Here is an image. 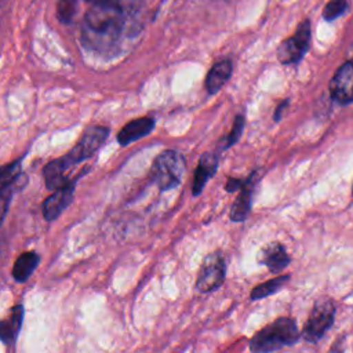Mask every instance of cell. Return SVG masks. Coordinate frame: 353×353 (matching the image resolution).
<instances>
[{
  "label": "cell",
  "mask_w": 353,
  "mask_h": 353,
  "mask_svg": "<svg viewBox=\"0 0 353 353\" xmlns=\"http://www.w3.org/2000/svg\"><path fill=\"white\" fill-rule=\"evenodd\" d=\"M124 15L119 4H94L84 15L81 41L94 50L109 48L120 36Z\"/></svg>",
  "instance_id": "6da1fadb"
},
{
  "label": "cell",
  "mask_w": 353,
  "mask_h": 353,
  "mask_svg": "<svg viewBox=\"0 0 353 353\" xmlns=\"http://www.w3.org/2000/svg\"><path fill=\"white\" fill-rule=\"evenodd\" d=\"M299 339V331L295 320L279 317L273 323L261 328L250 341V350L256 353L279 350L291 346Z\"/></svg>",
  "instance_id": "7a4b0ae2"
},
{
  "label": "cell",
  "mask_w": 353,
  "mask_h": 353,
  "mask_svg": "<svg viewBox=\"0 0 353 353\" xmlns=\"http://www.w3.org/2000/svg\"><path fill=\"white\" fill-rule=\"evenodd\" d=\"M185 172V157L174 150L168 149L157 154L150 168V178L160 190H170L176 188L182 182Z\"/></svg>",
  "instance_id": "3957f363"
},
{
  "label": "cell",
  "mask_w": 353,
  "mask_h": 353,
  "mask_svg": "<svg viewBox=\"0 0 353 353\" xmlns=\"http://www.w3.org/2000/svg\"><path fill=\"white\" fill-rule=\"evenodd\" d=\"M109 128L103 125H90L83 132L79 142L62 157H58L62 165L68 170L72 165L91 157L106 141Z\"/></svg>",
  "instance_id": "277c9868"
},
{
  "label": "cell",
  "mask_w": 353,
  "mask_h": 353,
  "mask_svg": "<svg viewBox=\"0 0 353 353\" xmlns=\"http://www.w3.org/2000/svg\"><path fill=\"white\" fill-rule=\"evenodd\" d=\"M226 276V261L221 251H215L208 254L199 269L196 279V290L208 294L218 290Z\"/></svg>",
  "instance_id": "5b68a950"
},
{
  "label": "cell",
  "mask_w": 353,
  "mask_h": 353,
  "mask_svg": "<svg viewBox=\"0 0 353 353\" xmlns=\"http://www.w3.org/2000/svg\"><path fill=\"white\" fill-rule=\"evenodd\" d=\"M335 316V306L330 299H319L303 327L302 336L309 343H316L323 338L325 331L332 325Z\"/></svg>",
  "instance_id": "8992f818"
},
{
  "label": "cell",
  "mask_w": 353,
  "mask_h": 353,
  "mask_svg": "<svg viewBox=\"0 0 353 353\" xmlns=\"http://www.w3.org/2000/svg\"><path fill=\"white\" fill-rule=\"evenodd\" d=\"M310 46V22L302 21L295 33L285 39L277 48V58L284 65L298 63Z\"/></svg>",
  "instance_id": "52a82bcc"
},
{
  "label": "cell",
  "mask_w": 353,
  "mask_h": 353,
  "mask_svg": "<svg viewBox=\"0 0 353 353\" xmlns=\"http://www.w3.org/2000/svg\"><path fill=\"white\" fill-rule=\"evenodd\" d=\"M261 181V170L252 171L247 179H244L243 186L240 188V193L230 208V219L233 222H243L247 219L252 205L254 192Z\"/></svg>",
  "instance_id": "ba28073f"
},
{
  "label": "cell",
  "mask_w": 353,
  "mask_h": 353,
  "mask_svg": "<svg viewBox=\"0 0 353 353\" xmlns=\"http://www.w3.org/2000/svg\"><path fill=\"white\" fill-rule=\"evenodd\" d=\"M74 183H76V178L69 181L63 186L54 189V193L50 194L43 201L41 211L46 221L48 222L55 221L63 212V210H66V207L72 203L74 196Z\"/></svg>",
  "instance_id": "9c48e42d"
},
{
  "label": "cell",
  "mask_w": 353,
  "mask_h": 353,
  "mask_svg": "<svg viewBox=\"0 0 353 353\" xmlns=\"http://www.w3.org/2000/svg\"><path fill=\"white\" fill-rule=\"evenodd\" d=\"M330 92L332 99L341 105L353 102V61L345 62L335 72L330 83Z\"/></svg>",
  "instance_id": "30bf717a"
},
{
  "label": "cell",
  "mask_w": 353,
  "mask_h": 353,
  "mask_svg": "<svg viewBox=\"0 0 353 353\" xmlns=\"http://www.w3.org/2000/svg\"><path fill=\"white\" fill-rule=\"evenodd\" d=\"M154 128V120L152 117H139L128 121L119 132L117 142L121 146H127L131 142H135L146 135Z\"/></svg>",
  "instance_id": "8fae6325"
},
{
  "label": "cell",
  "mask_w": 353,
  "mask_h": 353,
  "mask_svg": "<svg viewBox=\"0 0 353 353\" xmlns=\"http://www.w3.org/2000/svg\"><path fill=\"white\" fill-rule=\"evenodd\" d=\"M216 170H218V157L214 153H208V152L203 153L199 159V163L194 171L193 186H192L193 196H199L203 192L207 181L212 178Z\"/></svg>",
  "instance_id": "7c38bea8"
},
{
  "label": "cell",
  "mask_w": 353,
  "mask_h": 353,
  "mask_svg": "<svg viewBox=\"0 0 353 353\" xmlns=\"http://www.w3.org/2000/svg\"><path fill=\"white\" fill-rule=\"evenodd\" d=\"M258 261L265 265L272 273H279L290 263V256L283 244L274 241L265 245L258 256Z\"/></svg>",
  "instance_id": "4fadbf2b"
},
{
  "label": "cell",
  "mask_w": 353,
  "mask_h": 353,
  "mask_svg": "<svg viewBox=\"0 0 353 353\" xmlns=\"http://www.w3.org/2000/svg\"><path fill=\"white\" fill-rule=\"evenodd\" d=\"M233 70L230 59H222L212 65L205 77V90L208 94H216L229 80Z\"/></svg>",
  "instance_id": "5bb4252c"
},
{
  "label": "cell",
  "mask_w": 353,
  "mask_h": 353,
  "mask_svg": "<svg viewBox=\"0 0 353 353\" xmlns=\"http://www.w3.org/2000/svg\"><path fill=\"white\" fill-rule=\"evenodd\" d=\"M23 306L22 305H15L8 316L1 321L0 324V338L6 345H12L18 334L21 331V325L23 321Z\"/></svg>",
  "instance_id": "9a60e30c"
},
{
  "label": "cell",
  "mask_w": 353,
  "mask_h": 353,
  "mask_svg": "<svg viewBox=\"0 0 353 353\" xmlns=\"http://www.w3.org/2000/svg\"><path fill=\"white\" fill-rule=\"evenodd\" d=\"M39 262H40V256L34 251H28V252L21 254L17 258V261L12 266V270H11L14 280L18 283L26 281L30 277V274L34 272V269L37 268Z\"/></svg>",
  "instance_id": "2e32d148"
},
{
  "label": "cell",
  "mask_w": 353,
  "mask_h": 353,
  "mask_svg": "<svg viewBox=\"0 0 353 353\" xmlns=\"http://www.w3.org/2000/svg\"><path fill=\"white\" fill-rule=\"evenodd\" d=\"M288 280H290V274H283V276H277L274 279H270V280H268L265 283H261L256 287H254L250 296H251L252 301L263 299V298L280 291Z\"/></svg>",
  "instance_id": "e0dca14e"
},
{
  "label": "cell",
  "mask_w": 353,
  "mask_h": 353,
  "mask_svg": "<svg viewBox=\"0 0 353 353\" xmlns=\"http://www.w3.org/2000/svg\"><path fill=\"white\" fill-rule=\"evenodd\" d=\"M244 124H245V123H244V116H243V114H237V116L234 117V121H233V125H232L230 132L228 134V137H226L225 141H223V145L221 146L222 150H225V149L233 146V145L241 138L243 130H244Z\"/></svg>",
  "instance_id": "ac0fdd59"
},
{
  "label": "cell",
  "mask_w": 353,
  "mask_h": 353,
  "mask_svg": "<svg viewBox=\"0 0 353 353\" xmlns=\"http://www.w3.org/2000/svg\"><path fill=\"white\" fill-rule=\"evenodd\" d=\"M22 159L23 157H19L8 164H6L3 168H1V174H0V186H4L10 182H12L15 178H18L22 171H21V163H22Z\"/></svg>",
  "instance_id": "d6986e66"
},
{
  "label": "cell",
  "mask_w": 353,
  "mask_h": 353,
  "mask_svg": "<svg viewBox=\"0 0 353 353\" xmlns=\"http://www.w3.org/2000/svg\"><path fill=\"white\" fill-rule=\"evenodd\" d=\"M76 14V0H58L57 17L62 23H70Z\"/></svg>",
  "instance_id": "ffe728a7"
},
{
  "label": "cell",
  "mask_w": 353,
  "mask_h": 353,
  "mask_svg": "<svg viewBox=\"0 0 353 353\" xmlns=\"http://www.w3.org/2000/svg\"><path fill=\"white\" fill-rule=\"evenodd\" d=\"M346 0H330L323 10V17L325 21H334L346 11Z\"/></svg>",
  "instance_id": "44dd1931"
},
{
  "label": "cell",
  "mask_w": 353,
  "mask_h": 353,
  "mask_svg": "<svg viewBox=\"0 0 353 353\" xmlns=\"http://www.w3.org/2000/svg\"><path fill=\"white\" fill-rule=\"evenodd\" d=\"M243 179H239V178H233V176H230L229 179H228V182H226V185H225V189H226V192H234V190H237V189H240L241 186H243Z\"/></svg>",
  "instance_id": "7402d4cb"
},
{
  "label": "cell",
  "mask_w": 353,
  "mask_h": 353,
  "mask_svg": "<svg viewBox=\"0 0 353 353\" xmlns=\"http://www.w3.org/2000/svg\"><path fill=\"white\" fill-rule=\"evenodd\" d=\"M288 103H290L288 99H284L281 103H279V106L274 109V114H273V120L274 121H279L281 119V114H283L284 109L288 106Z\"/></svg>",
  "instance_id": "603a6c76"
},
{
  "label": "cell",
  "mask_w": 353,
  "mask_h": 353,
  "mask_svg": "<svg viewBox=\"0 0 353 353\" xmlns=\"http://www.w3.org/2000/svg\"><path fill=\"white\" fill-rule=\"evenodd\" d=\"M92 4H117L119 0H85Z\"/></svg>",
  "instance_id": "cb8c5ba5"
}]
</instances>
